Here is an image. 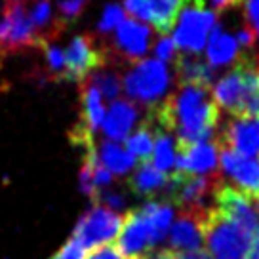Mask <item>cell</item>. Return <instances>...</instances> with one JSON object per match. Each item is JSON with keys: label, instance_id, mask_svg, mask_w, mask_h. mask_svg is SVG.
Wrapping results in <instances>:
<instances>
[{"label": "cell", "instance_id": "6da1fadb", "mask_svg": "<svg viewBox=\"0 0 259 259\" xmlns=\"http://www.w3.org/2000/svg\"><path fill=\"white\" fill-rule=\"evenodd\" d=\"M147 124L174 136L176 149L208 141L219 124V107L211 97L210 88L181 84L147 116Z\"/></svg>", "mask_w": 259, "mask_h": 259}, {"label": "cell", "instance_id": "7a4b0ae2", "mask_svg": "<svg viewBox=\"0 0 259 259\" xmlns=\"http://www.w3.org/2000/svg\"><path fill=\"white\" fill-rule=\"evenodd\" d=\"M215 25L218 14L208 8L202 0H183L171 29V40L179 54L198 56L206 48L208 36Z\"/></svg>", "mask_w": 259, "mask_h": 259}, {"label": "cell", "instance_id": "3957f363", "mask_svg": "<svg viewBox=\"0 0 259 259\" xmlns=\"http://www.w3.org/2000/svg\"><path fill=\"white\" fill-rule=\"evenodd\" d=\"M251 235L242 227L210 208L204 221V242L211 259H242Z\"/></svg>", "mask_w": 259, "mask_h": 259}, {"label": "cell", "instance_id": "277c9868", "mask_svg": "<svg viewBox=\"0 0 259 259\" xmlns=\"http://www.w3.org/2000/svg\"><path fill=\"white\" fill-rule=\"evenodd\" d=\"M122 86L130 99L154 107L160 103L170 86V74L158 59H141L126 73Z\"/></svg>", "mask_w": 259, "mask_h": 259}, {"label": "cell", "instance_id": "5b68a950", "mask_svg": "<svg viewBox=\"0 0 259 259\" xmlns=\"http://www.w3.org/2000/svg\"><path fill=\"white\" fill-rule=\"evenodd\" d=\"M221 187V176L208 174V176H189V174H171L168 176L166 191L170 200L181 211H206V200L215 196Z\"/></svg>", "mask_w": 259, "mask_h": 259}, {"label": "cell", "instance_id": "8992f818", "mask_svg": "<svg viewBox=\"0 0 259 259\" xmlns=\"http://www.w3.org/2000/svg\"><path fill=\"white\" fill-rule=\"evenodd\" d=\"M122 221H124V215L96 204L78 219L73 238L78 240L86 251L96 250L105 244H111V240L118 236Z\"/></svg>", "mask_w": 259, "mask_h": 259}, {"label": "cell", "instance_id": "52a82bcc", "mask_svg": "<svg viewBox=\"0 0 259 259\" xmlns=\"http://www.w3.org/2000/svg\"><path fill=\"white\" fill-rule=\"evenodd\" d=\"M38 44H42V40L27 17L25 0L8 2L0 17V56L6 52H19Z\"/></svg>", "mask_w": 259, "mask_h": 259}, {"label": "cell", "instance_id": "ba28073f", "mask_svg": "<svg viewBox=\"0 0 259 259\" xmlns=\"http://www.w3.org/2000/svg\"><path fill=\"white\" fill-rule=\"evenodd\" d=\"M65 54V80L82 82L105 63V54L94 44L88 34H76L63 50Z\"/></svg>", "mask_w": 259, "mask_h": 259}, {"label": "cell", "instance_id": "9c48e42d", "mask_svg": "<svg viewBox=\"0 0 259 259\" xmlns=\"http://www.w3.org/2000/svg\"><path fill=\"white\" fill-rule=\"evenodd\" d=\"M219 149L244 156H259V116L242 114L229 118L215 139Z\"/></svg>", "mask_w": 259, "mask_h": 259}, {"label": "cell", "instance_id": "30bf717a", "mask_svg": "<svg viewBox=\"0 0 259 259\" xmlns=\"http://www.w3.org/2000/svg\"><path fill=\"white\" fill-rule=\"evenodd\" d=\"M111 34H113L111 42L113 56L128 63H138L149 52L153 42V29L132 17H126Z\"/></svg>", "mask_w": 259, "mask_h": 259}, {"label": "cell", "instance_id": "8fae6325", "mask_svg": "<svg viewBox=\"0 0 259 259\" xmlns=\"http://www.w3.org/2000/svg\"><path fill=\"white\" fill-rule=\"evenodd\" d=\"M183 0H122L126 16L154 27L162 36L174 29Z\"/></svg>", "mask_w": 259, "mask_h": 259}, {"label": "cell", "instance_id": "7c38bea8", "mask_svg": "<svg viewBox=\"0 0 259 259\" xmlns=\"http://www.w3.org/2000/svg\"><path fill=\"white\" fill-rule=\"evenodd\" d=\"M210 92L213 101H215V105L225 109L229 114H233V116L248 114L251 99L248 90H246V80H244V74L238 65H235L233 71L223 74L213 84V88Z\"/></svg>", "mask_w": 259, "mask_h": 259}, {"label": "cell", "instance_id": "4fadbf2b", "mask_svg": "<svg viewBox=\"0 0 259 259\" xmlns=\"http://www.w3.org/2000/svg\"><path fill=\"white\" fill-rule=\"evenodd\" d=\"M116 250L124 255V259H136L151 250V225L141 208L124 215Z\"/></svg>", "mask_w": 259, "mask_h": 259}, {"label": "cell", "instance_id": "5bb4252c", "mask_svg": "<svg viewBox=\"0 0 259 259\" xmlns=\"http://www.w3.org/2000/svg\"><path fill=\"white\" fill-rule=\"evenodd\" d=\"M215 210L223 215V218L235 221L242 227L244 231H248L250 235H253L255 231H259V218L255 210H253V202L250 198L242 194L240 191H236L233 187H219L215 196Z\"/></svg>", "mask_w": 259, "mask_h": 259}, {"label": "cell", "instance_id": "9a60e30c", "mask_svg": "<svg viewBox=\"0 0 259 259\" xmlns=\"http://www.w3.org/2000/svg\"><path fill=\"white\" fill-rule=\"evenodd\" d=\"M221 168L240 187V193L259 202V156H244L221 149Z\"/></svg>", "mask_w": 259, "mask_h": 259}, {"label": "cell", "instance_id": "2e32d148", "mask_svg": "<svg viewBox=\"0 0 259 259\" xmlns=\"http://www.w3.org/2000/svg\"><path fill=\"white\" fill-rule=\"evenodd\" d=\"M218 143L215 139L193 143L183 149H176V164L174 168L179 174L189 176H208L215 174L218 168Z\"/></svg>", "mask_w": 259, "mask_h": 259}, {"label": "cell", "instance_id": "e0dca14e", "mask_svg": "<svg viewBox=\"0 0 259 259\" xmlns=\"http://www.w3.org/2000/svg\"><path fill=\"white\" fill-rule=\"evenodd\" d=\"M208 211H179V218L171 225L170 244L174 250L183 253L202 250L204 246V221Z\"/></svg>", "mask_w": 259, "mask_h": 259}, {"label": "cell", "instance_id": "ac0fdd59", "mask_svg": "<svg viewBox=\"0 0 259 259\" xmlns=\"http://www.w3.org/2000/svg\"><path fill=\"white\" fill-rule=\"evenodd\" d=\"M139 118V111L138 107L134 105L128 99H116L109 113L105 114L103 118V134H105L109 141L113 143H120L130 136L132 128L136 126V122Z\"/></svg>", "mask_w": 259, "mask_h": 259}, {"label": "cell", "instance_id": "d6986e66", "mask_svg": "<svg viewBox=\"0 0 259 259\" xmlns=\"http://www.w3.org/2000/svg\"><path fill=\"white\" fill-rule=\"evenodd\" d=\"M206 57H208V65L211 69H218L223 65H229L238 59V44H236L235 36L223 31L221 25H215L213 31L208 36L206 42Z\"/></svg>", "mask_w": 259, "mask_h": 259}, {"label": "cell", "instance_id": "ffe728a7", "mask_svg": "<svg viewBox=\"0 0 259 259\" xmlns=\"http://www.w3.org/2000/svg\"><path fill=\"white\" fill-rule=\"evenodd\" d=\"M174 61H176V74H178L179 86L194 84V86L210 88L213 84V69L208 65V61H202L198 56L178 54Z\"/></svg>", "mask_w": 259, "mask_h": 259}, {"label": "cell", "instance_id": "44dd1931", "mask_svg": "<svg viewBox=\"0 0 259 259\" xmlns=\"http://www.w3.org/2000/svg\"><path fill=\"white\" fill-rule=\"evenodd\" d=\"M80 86H82V122L78 126L94 136L97 130L101 128L103 118H105L103 97L97 92L96 86H92L88 80H84Z\"/></svg>", "mask_w": 259, "mask_h": 259}, {"label": "cell", "instance_id": "7402d4cb", "mask_svg": "<svg viewBox=\"0 0 259 259\" xmlns=\"http://www.w3.org/2000/svg\"><path fill=\"white\" fill-rule=\"evenodd\" d=\"M25 8H27L29 21L34 27L36 34L40 36L42 44H44L48 40V34L56 29L57 25L54 2L52 0H29V2H25Z\"/></svg>", "mask_w": 259, "mask_h": 259}, {"label": "cell", "instance_id": "603a6c76", "mask_svg": "<svg viewBox=\"0 0 259 259\" xmlns=\"http://www.w3.org/2000/svg\"><path fill=\"white\" fill-rule=\"evenodd\" d=\"M97 158L114 176H124L136 166V158L126 149H122L118 143H113V141H103L99 145Z\"/></svg>", "mask_w": 259, "mask_h": 259}, {"label": "cell", "instance_id": "cb8c5ba5", "mask_svg": "<svg viewBox=\"0 0 259 259\" xmlns=\"http://www.w3.org/2000/svg\"><path fill=\"white\" fill-rule=\"evenodd\" d=\"M166 183H168V176L156 170L151 162H143L128 181L130 189L139 196L156 193L162 187H166Z\"/></svg>", "mask_w": 259, "mask_h": 259}, {"label": "cell", "instance_id": "d4e9b609", "mask_svg": "<svg viewBox=\"0 0 259 259\" xmlns=\"http://www.w3.org/2000/svg\"><path fill=\"white\" fill-rule=\"evenodd\" d=\"M141 210L145 211L149 218V225H151V246L158 244L164 240V236L168 235L174 221V208L170 204L162 202H147Z\"/></svg>", "mask_w": 259, "mask_h": 259}, {"label": "cell", "instance_id": "484cf974", "mask_svg": "<svg viewBox=\"0 0 259 259\" xmlns=\"http://www.w3.org/2000/svg\"><path fill=\"white\" fill-rule=\"evenodd\" d=\"M147 122V120H145ZM154 130V136H156V143L153 145L154 151V168L160 170L162 174H170V170L174 168L176 164V141H174V136L164 132L160 128H153Z\"/></svg>", "mask_w": 259, "mask_h": 259}, {"label": "cell", "instance_id": "4316f807", "mask_svg": "<svg viewBox=\"0 0 259 259\" xmlns=\"http://www.w3.org/2000/svg\"><path fill=\"white\" fill-rule=\"evenodd\" d=\"M126 151L134 158H139L141 162H149L153 154V130L143 122V126L138 128L130 138H126Z\"/></svg>", "mask_w": 259, "mask_h": 259}, {"label": "cell", "instance_id": "83f0119b", "mask_svg": "<svg viewBox=\"0 0 259 259\" xmlns=\"http://www.w3.org/2000/svg\"><path fill=\"white\" fill-rule=\"evenodd\" d=\"M86 80L92 86H96L97 92L101 94V97H105V99H116V96L120 94L122 90L120 76L113 69H97V71L90 74Z\"/></svg>", "mask_w": 259, "mask_h": 259}, {"label": "cell", "instance_id": "f1b7e54d", "mask_svg": "<svg viewBox=\"0 0 259 259\" xmlns=\"http://www.w3.org/2000/svg\"><path fill=\"white\" fill-rule=\"evenodd\" d=\"M126 17L128 16H126V12H124L120 2H109V4H105L103 10H101V16H99V19H97V25H96L97 34H101V36L111 34V32H113Z\"/></svg>", "mask_w": 259, "mask_h": 259}, {"label": "cell", "instance_id": "f546056e", "mask_svg": "<svg viewBox=\"0 0 259 259\" xmlns=\"http://www.w3.org/2000/svg\"><path fill=\"white\" fill-rule=\"evenodd\" d=\"M44 56H46V63H48V69L52 74L56 76H65V54L63 48L57 46L56 42H44Z\"/></svg>", "mask_w": 259, "mask_h": 259}, {"label": "cell", "instance_id": "4dcf8cb0", "mask_svg": "<svg viewBox=\"0 0 259 259\" xmlns=\"http://www.w3.org/2000/svg\"><path fill=\"white\" fill-rule=\"evenodd\" d=\"M154 56L160 63H168V61H174L176 56H178V48L171 40L170 34H164L158 38L156 46H154Z\"/></svg>", "mask_w": 259, "mask_h": 259}, {"label": "cell", "instance_id": "1f68e13d", "mask_svg": "<svg viewBox=\"0 0 259 259\" xmlns=\"http://www.w3.org/2000/svg\"><path fill=\"white\" fill-rule=\"evenodd\" d=\"M54 259H86V250L78 240L71 238Z\"/></svg>", "mask_w": 259, "mask_h": 259}, {"label": "cell", "instance_id": "d6a6232c", "mask_svg": "<svg viewBox=\"0 0 259 259\" xmlns=\"http://www.w3.org/2000/svg\"><path fill=\"white\" fill-rule=\"evenodd\" d=\"M235 36L236 44H238V48H251L253 44H255V40H257V36H255V32H253V29L251 27H248V25H244V27H240L238 31L233 34Z\"/></svg>", "mask_w": 259, "mask_h": 259}, {"label": "cell", "instance_id": "836d02e7", "mask_svg": "<svg viewBox=\"0 0 259 259\" xmlns=\"http://www.w3.org/2000/svg\"><path fill=\"white\" fill-rule=\"evenodd\" d=\"M88 259H124L120 251L116 250V246H111V244H105L101 248H96L92 251V255Z\"/></svg>", "mask_w": 259, "mask_h": 259}, {"label": "cell", "instance_id": "e575fe53", "mask_svg": "<svg viewBox=\"0 0 259 259\" xmlns=\"http://www.w3.org/2000/svg\"><path fill=\"white\" fill-rule=\"evenodd\" d=\"M242 259H259V231H255L250 238V244L244 251Z\"/></svg>", "mask_w": 259, "mask_h": 259}, {"label": "cell", "instance_id": "d590c367", "mask_svg": "<svg viewBox=\"0 0 259 259\" xmlns=\"http://www.w3.org/2000/svg\"><path fill=\"white\" fill-rule=\"evenodd\" d=\"M176 257H178V253L174 250H158V251L149 250L136 259H176Z\"/></svg>", "mask_w": 259, "mask_h": 259}, {"label": "cell", "instance_id": "8d00e7d4", "mask_svg": "<svg viewBox=\"0 0 259 259\" xmlns=\"http://www.w3.org/2000/svg\"><path fill=\"white\" fill-rule=\"evenodd\" d=\"M244 16L250 25L259 16V0H244Z\"/></svg>", "mask_w": 259, "mask_h": 259}, {"label": "cell", "instance_id": "74e56055", "mask_svg": "<svg viewBox=\"0 0 259 259\" xmlns=\"http://www.w3.org/2000/svg\"><path fill=\"white\" fill-rule=\"evenodd\" d=\"M238 2H240V0H210V6L215 14H219V12H223V10H229V8H233V6H236Z\"/></svg>", "mask_w": 259, "mask_h": 259}, {"label": "cell", "instance_id": "f35d334b", "mask_svg": "<svg viewBox=\"0 0 259 259\" xmlns=\"http://www.w3.org/2000/svg\"><path fill=\"white\" fill-rule=\"evenodd\" d=\"M176 259H211V257L206 250H198V251H191V253H181Z\"/></svg>", "mask_w": 259, "mask_h": 259}, {"label": "cell", "instance_id": "ab89813d", "mask_svg": "<svg viewBox=\"0 0 259 259\" xmlns=\"http://www.w3.org/2000/svg\"><path fill=\"white\" fill-rule=\"evenodd\" d=\"M248 114H255V116H259V92H257V96H255V99L251 101Z\"/></svg>", "mask_w": 259, "mask_h": 259}, {"label": "cell", "instance_id": "60d3db41", "mask_svg": "<svg viewBox=\"0 0 259 259\" xmlns=\"http://www.w3.org/2000/svg\"><path fill=\"white\" fill-rule=\"evenodd\" d=\"M248 27H251V29H253V32H255V36L259 38V16L255 17V19H253V21H251V23L248 25Z\"/></svg>", "mask_w": 259, "mask_h": 259}, {"label": "cell", "instance_id": "b9f144b4", "mask_svg": "<svg viewBox=\"0 0 259 259\" xmlns=\"http://www.w3.org/2000/svg\"><path fill=\"white\" fill-rule=\"evenodd\" d=\"M76 2H78V4H80V6H84V8H86V4H88L90 0H76Z\"/></svg>", "mask_w": 259, "mask_h": 259}, {"label": "cell", "instance_id": "7bdbcfd3", "mask_svg": "<svg viewBox=\"0 0 259 259\" xmlns=\"http://www.w3.org/2000/svg\"><path fill=\"white\" fill-rule=\"evenodd\" d=\"M8 2H23V0H8Z\"/></svg>", "mask_w": 259, "mask_h": 259}]
</instances>
